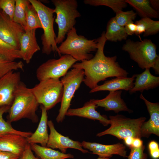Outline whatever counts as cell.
I'll use <instances>...</instances> for the list:
<instances>
[{
  "label": "cell",
  "mask_w": 159,
  "mask_h": 159,
  "mask_svg": "<svg viewBox=\"0 0 159 159\" xmlns=\"http://www.w3.org/2000/svg\"><path fill=\"white\" fill-rule=\"evenodd\" d=\"M19 72L11 71L0 78V107H10L21 81Z\"/></svg>",
  "instance_id": "7c38bea8"
},
{
  "label": "cell",
  "mask_w": 159,
  "mask_h": 159,
  "mask_svg": "<svg viewBox=\"0 0 159 159\" xmlns=\"http://www.w3.org/2000/svg\"><path fill=\"white\" fill-rule=\"evenodd\" d=\"M24 32L21 25L0 11V38L2 39L19 50L21 38Z\"/></svg>",
  "instance_id": "8fae6325"
},
{
  "label": "cell",
  "mask_w": 159,
  "mask_h": 159,
  "mask_svg": "<svg viewBox=\"0 0 159 159\" xmlns=\"http://www.w3.org/2000/svg\"><path fill=\"white\" fill-rule=\"evenodd\" d=\"M136 74L131 77H117L105 81L102 85H98L91 89L90 93L99 91H108L109 92L124 90L129 91L133 87Z\"/></svg>",
  "instance_id": "ffe728a7"
},
{
  "label": "cell",
  "mask_w": 159,
  "mask_h": 159,
  "mask_svg": "<svg viewBox=\"0 0 159 159\" xmlns=\"http://www.w3.org/2000/svg\"><path fill=\"white\" fill-rule=\"evenodd\" d=\"M84 76L83 70L73 68L60 80L63 86V93L59 113L56 118L57 122L63 120L75 92L83 82Z\"/></svg>",
  "instance_id": "9c48e42d"
},
{
  "label": "cell",
  "mask_w": 159,
  "mask_h": 159,
  "mask_svg": "<svg viewBox=\"0 0 159 159\" xmlns=\"http://www.w3.org/2000/svg\"><path fill=\"white\" fill-rule=\"evenodd\" d=\"M47 125L50 133L46 147L52 149H58L62 152L65 153L69 148L78 150L84 153H88L87 150L83 148L80 142L73 140L68 137L64 136L58 132L51 120L48 121Z\"/></svg>",
  "instance_id": "4fadbf2b"
},
{
  "label": "cell",
  "mask_w": 159,
  "mask_h": 159,
  "mask_svg": "<svg viewBox=\"0 0 159 159\" xmlns=\"http://www.w3.org/2000/svg\"><path fill=\"white\" fill-rule=\"evenodd\" d=\"M159 31V21L153 20L146 31L143 33V36L147 37L148 36L155 34Z\"/></svg>",
  "instance_id": "8d00e7d4"
},
{
  "label": "cell",
  "mask_w": 159,
  "mask_h": 159,
  "mask_svg": "<svg viewBox=\"0 0 159 159\" xmlns=\"http://www.w3.org/2000/svg\"><path fill=\"white\" fill-rule=\"evenodd\" d=\"M24 64L21 61L10 62L0 57V78L11 71L21 69L23 70Z\"/></svg>",
  "instance_id": "4dcf8cb0"
},
{
  "label": "cell",
  "mask_w": 159,
  "mask_h": 159,
  "mask_svg": "<svg viewBox=\"0 0 159 159\" xmlns=\"http://www.w3.org/2000/svg\"><path fill=\"white\" fill-rule=\"evenodd\" d=\"M110 127L96 136L101 137L109 134L116 137L118 139L124 140L131 137L141 138V126L146 118L141 117L137 119H131L120 115L110 116Z\"/></svg>",
  "instance_id": "52a82bcc"
},
{
  "label": "cell",
  "mask_w": 159,
  "mask_h": 159,
  "mask_svg": "<svg viewBox=\"0 0 159 159\" xmlns=\"http://www.w3.org/2000/svg\"><path fill=\"white\" fill-rule=\"evenodd\" d=\"M140 98L144 102L150 118L145 122L141 128L142 137H148L150 135L154 134L159 136V104L153 103L147 100L141 93Z\"/></svg>",
  "instance_id": "5bb4252c"
},
{
  "label": "cell",
  "mask_w": 159,
  "mask_h": 159,
  "mask_svg": "<svg viewBox=\"0 0 159 159\" xmlns=\"http://www.w3.org/2000/svg\"><path fill=\"white\" fill-rule=\"evenodd\" d=\"M33 29L25 32L20 41V55L26 63H30L34 54L40 50L36 37V31Z\"/></svg>",
  "instance_id": "ac0fdd59"
},
{
  "label": "cell",
  "mask_w": 159,
  "mask_h": 159,
  "mask_svg": "<svg viewBox=\"0 0 159 159\" xmlns=\"http://www.w3.org/2000/svg\"><path fill=\"white\" fill-rule=\"evenodd\" d=\"M77 61L68 55H63L57 59H49L37 68L36 77L39 81L51 78L59 79Z\"/></svg>",
  "instance_id": "30bf717a"
},
{
  "label": "cell",
  "mask_w": 159,
  "mask_h": 159,
  "mask_svg": "<svg viewBox=\"0 0 159 159\" xmlns=\"http://www.w3.org/2000/svg\"><path fill=\"white\" fill-rule=\"evenodd\" d=\"M130 152L127 158V159H148L147 154L144 152L145 146L143 145L138 148L132 146L129 147Z\"/></svg>",
  "instance_id": "836d02e7"
},
{
  "label": "cell",
  "mask_w": 159,
  "mask_h": 159,
  "mask_svg": "<svg viewBox=\"0 0 159 159\" xmlns=\"http://www.w3.org/2000/svg\"><path fill=\"white\" fill-rule=\"evenodd\" d=\"M19 157L10 153L0 151V159H18Z\"/></svg>",
  "instance_id": "ab89813d"
},
{
  "label": "cell",
  "mask_w": 159,
  "mask_h": 159,
  "mask_svg": "<svg viewBox=\"0 0 159 159\" xmlns=\"http://www.w3.org/2000/svg\"><path fill=\"white\" fill-rule=\"evenodd\" d=\"M82 147L92 152L91 153L97 155L100 157L111 158L116 154L124 158H127L126 147L123 144L118 143L112 145H105L96 143L83 141Z\"/></svg>",
  "instance_id": "9a60e30c"
},
{
  "label": "cell",
  "mask_w": 159,
  "mask_h": 159,
  "mask_svg": "<svg viewBox=\"0 0 159 159\" xmlns=\"http://www.w3.org/2000/svg\"><path fill=\"white\" fill-rule=\"evenodd\" d=\"M56 14L55 21L57 24L58 32L55 39L56 44L61 43L67 33L74 27L76 19L81 16L77 10L76 0H52Z\"/></svg>",
  "instance_id": "5b68a950"
},
{
  "label": "cell",
  "mask_w": 159,
  "mask_h": 159,
  "mask_svg": "<svg viewBox=\"0 0 159 159\" xmlns=\"http://www.w3.org/2000/svg\"><path fill=\"white\" fill-rule=\"evenodd\" d=\"M110 158L109 157H98V158L97 159H109Z\"/></svg>",
  "instance_id": "ee69618b"
},
{
  "label": "cell",
  "mask_w": 159,
  "mask_h": 159,
  "mask_svg": "<svg viewBox=\"0 0 159 159\" xmlns=\"http://www.w3.org/2000/svg\"><path fill=\"white\" fill-rule=\"evenodd\" d=\"M105 32L97 39V48L93 57L89 60L76 62L73 68L82 69L84 71L83 82L91 89L96 87L100 82L112 77H127L128 73L121 67L116 61L117 56L107 57L104 53V48L107 41Z\"/></svg>",
  "instance_id": "6da1fadb"
},
{
  "label": "cell",
  "mask_w": 159,
  "mask_h": 159,
  "mask_svg": "<svg viewBox=\"0 0 159 159\" xmlns=\"http://www.w3.org/2000/svg\"><path fill=\"white\" fill-rule=\"evenodd\" d=\"M10 107L4 106L0 107V136L8 133H13L21 135L26 138L30 136L33 133L18 130L13 128L11 123L6 121L3 118L4 114L8 112Z\"/></svg>",
  "instance_id": "484cf974"
},
{
  "label": "cell",
  "mask_w": 159,
  "mask_h": 159,
  "mask_svg": "<svg viewBox=\"0 0 159 159\" xmlns=\"http://www.w3.org/2000/svg\"><path fill=\"white\" fill-rule=\"evenodd\" d=\"M15 4V0H0V9L12 20Z\"/></svg>",
  "instance_id": "d6a6232c"
},
{
  "label": "cell",
  "mask_w": 159,
  "mask_h": 159,
  "mask_svg": "<svg viewBox=\"0 0 159 159\" xmlns=\"http://www.w3.org/2000/svg\"><path fill=\"white\" fill-rule=\"evenodd\" d=\"M15 10L13 20L24 29L26 25V9L30 3L29 0H15Z\"/></svg>",
  "instance_id": "f546056e"
},
{
  "label": "cell",
  "mask_w": 159,
  "mask_h": 159,
  "mask_svg": "<svg viewBox=\"0 0 159 159\" xmlns=\"http://www.w3.org/2000/svg\"><path fill=\"white\" fill-rule=\"evenodd\" d=\"M134 138L132 137H128L125 138L123 140L126 145L130 147L132 146Z\"/></svg>",
  "instance_id": "7bdbcfd3"
},
{
  "label": "cell",
  "mask_w": 159,
  "mask_h": 159,
  "mask_svg": "<svg viewBox=\"0 0 159 159\" xmlns=\"http://www.w3.org/2000/svg\"><path fill=\"white\" fill-rule=\"evenodd\" d=\"M26 25L25 32L42 28L41 22L37 13L33 6L30 3L26 9Z\"/></svg>",
  "instance_id": "4316f807"
},
{
  "label": "cell",
  "mask_w": 159,
  "mask_h": 159,
  "mask_svg": "<svg viewBox=\"0 0 159 159\" xmlns=\"http://www.w3.org/2000/svg\"><path fill=\"white\" fill-rule=\"evenodd\" d=\"M143 145V141L141 138H134L132 146L135 148H138Z\"/></svg>",
  "instance_id": "60d3db41"
},
{
  "label": "cell",
  "mask_w": 159,
  "mask_h": 159,
  "mask_svg": "<svg viewBox=\"0 0 159 159\" xmlns=\"http://www.w3.org/2000/svg\"><path fill=\"white\" fill-rule=\"evenodd\" d=\"M122 49L128 52L130 58L142 69L152 68L156 74H159V56L157 54L156 46L151 40L145 39L134 42L127 39Z\"/></svg>",
  "instance_id": "3957f363"
},
{
  "label": "cell",
  "mask_w": 159,
  "mask_h": 159,
  "mask_svg": "<svg viewBox=\"0 0 159 159\" xmlns=\"http://www.w3.org/2000/svg\"><path fill=\"white\" fill-rule=\"evenodd\" d=\"M31 149L40 159H66L73 158L70 153H63L50 148L39 145L37 144H30Z\"/></svg>",
  "instance_id": "603a6c76"
},
{
  "label": "cell",
  "mask_w": 159,
  "mask_h": 159,
  "mask_svg": "<svg viewBox=\"0 0 159 159\" xmlns=\"http://www.w3.org/2000/svg\"><path fill=\"white\" fill-rule=\"evenodd\" d=\"M18 159H40L34 155L30 145L28 143L22 154Z\"/></svg>",
  "instance_id": "74e56055"
},
{
  "label": "cell",
  "mask_w": 159,
  "mask_h": 159,
  "mask_svg": "<svg viewBox=\"0 0 159 159\" xmlns=\"http://www.w3.org/2000/svg\"><path fill=\"white\" fill-rule=\"evenodd\" d=\"M150 69L146 68L141 74H136L133 87L129 91L130 94L138 91L143 92L144 90L153 89L159 85V77L152 75Z\"/></svg>",
  "instance_id": "44dd1931"
},
{
  "label": "cell",
  "mask_w": 159,
  "mask_h": 159,
  "mask_svg": "<svg viewBox=\"0 0 159 159\" xmlns=\"http://www.w3.org/2000/svg\"><path fill=\"white\" fill-rule=\"evenodd\" d=\"M136 11L138 14L142 18H158V11L151 6L148 0H125Z\"/></svg>",
  "instance_id": "d4e9b609"
},
{
  "label": "cell",
  "mask_w": 159,
  "mask_h": 159,
  "mask_svg": "<svg viewBox=\"0 0 159 159\" xmlns=\"http://www.w3.org/2000/svg\"><path fill=\"white\" fill-rule=\"evenodd\" d=\"M30 89L38 103L47 111L61 101L63 86L59 79L51 78L39 81Z\"/></svg>",
  "instance_id": "ba28073f"
},
{
  "label": "cell",
  "mask_w": 159,
  "mask_h": 159,
  "mask_svg": "<svg viewBox=\"0 0 159 159\" xmlns=\"http://www.w3.org/2000/svg\"><path fill=\"white\" fill-rule=\"evenodd\" d=\"M27 144L26 138L20 135L8 133L0 136V151L10 153L19 157Z\"/></svg>",
  "instance_id": "2e32d148"
},
{
  "label": "cell",
  "mask_w": 159,
  "mask_h": 159,
  "mask_svg": "<svg viewBox=\"0 0 159 159\" xmlns=\"http://www.w3.org/2000/svg\"><path fill=\"white\" fill-rule=\"evenodd\" d=\"M153 21V20L148 18H142L136 21L135 24L136 25L137 30L135 34L136 35H139L144 33Z\"/></svg>",
  "instance_id": "e575fe53"
},
{
  "label": "cell",
  "mask_w": 159,
  "mask_h": 159,
  "mask_svg": "<svg viewBox=\"0 0 159 159\" xmlns=\"http://www.w3.org/2000/svg\"><path fill=\"white\" fill-rule=\"evenodd\" d=\"M37 11L43 30L41 39L43 53L50 54L52 52H57L61 56L56 42V36L54 28V9L37 0H29Z\"/></svg>",
  "instance_id": "8992f818"
},
{
  "label": "cell",
  "mask_w": 159,
  "mask_h": 159,
  "mask_svg": "<svg viewBox=\"0 0 159 159\" xmlns=\"http://www.w3.org/2000/svg\"><path fill=\"white\" fill-rule=\"evenodd\" d=\"M136 14L132 10L126 11H121L116 13L114 17L118 24L124 27L128 23L133 21L136 17Z\"/></svg>",
  "instance_id": "1f68e13d"
},
{
  "label": "cell",
  "mask_w": 159,
  "mask_h": 159,
  "mask_svg": "<svg viewBox=\"0 0 159 159\" xmlns=\"http://www.w3.org/2000/svg\"><path fill=\"white\" fill-rule=\"evenodd\" d=\"M126 34L128 35H132L135 34L137 30V26L133 21L130 22L124 26Z\"/></svg>",
  "instance_id": "f35d334b"
},
{
  "label": "cell",
  "mask_w": 159,
  "mask_h": 159,
  "mask_svg": "<svg viewBox=\"0 0 159 159\" xmlns=\"http://www.w3.org/2000/svg\"><path fill=\"white\" fill-rule=\"evenodd\" d=\"M67 35L65 40L58 47L61 54L70 55L81 62L90 60L93 57L91 53L97 49V39L88 40L83 36L78 35L74 27Z\"/></svg>",
  "instance_id": "277c9868"
},
{
  "label": "cell",
  "mask_w": 159,
  "mask_h": 159,
  "mask_svg": "<svg viewBox=\"0 0 159 159\" xmlns=\"http://www.w3.org/2000/svg\"><path fill=\"white\" fill-rule=\"evenodd\" d=\"M127 36L124 27L118 24L114 17L109 20L105 32V37L107 40L113 42L121 41L126 39Z\"/></svg>",
  "instance_id": "cb8c5ba5"
},
{
  "label": "cell",
  "mask_w": 159,
  "mask_h": 159,
  "mask_svg": "<svg viewBox=\"0 0 159 159\" xmlns=\"http://www.w3.org/2000/svg\"><path fill=\"white\" fill-rule=\"evenodd\" d=\"M148 147L151 157L153 159L158 158L159 148L158 143L154 140L151 141L149 143Z\"/></svg>",
  "instance_id": "d590c367"
},
{
  "label": "cell",
  "mask_w": 159,
  "mask_h": 159,
  "mask_svg": "<svg viewBox=\"0 0 159 159\" xmlns=\"http://www.w3.org/2000/svg\"><path fill=\"white\" fill-rule=\"evenodd\" d=\"M0 57L4 60L10 62L21 59L19 50L4 42L0 38Z\"/></svg>",
  "instance_id": "f1b7e54d"
},
{
  "label": "cell",
  "mask_w": 159,
  "mask_h": 159,
  "mask_svg": "<svg viewBox=\"0 0 159 159\" xmlns=\"http://www.w3.org/2000/svg\"><path fill=\"white\" fill-rule=\"evenodd\" d=\"M83 2L85 4L92 6L109 7L116 13L122 11L127 6V3L123 0H85Z\"/></svg>",
  "instance_id": "83f0119b"
},
{
  "label": "cell",
  "mask_w": 159,
  "mask_h": 159,
  "mask_svg": "<svg viewBox=\"0 0 159 159\" xmlns=\"http://www.w3.org/2000/svg\"><path fill=\"white\" fill-rule=\"evenodd\" d=\"M30 88L21 82L18 86L13 102L8 112L7 121L11 123L23 119L37 123L39 118L36 114L39 105Z\"/></svg>",
  "instance_id": "7a4b0ae2"
},
{
  "label": "cell",
  "mask_w": 159,
  "mask_h": 159,
  "mask_svg": "<svg viewBox=\"0 0 159 159\" xmlns=\"http://www.w3.org/2000/svg\"><path fill=\"white\" fill-rule=\"evenodd\" d=\"M150 1L151 7L155 10L158 11L159 8V1L158 0H151Z\"/></svg>",
  "instance_id": "b9f144b4"
},
{
  "label": "cell",
  "mask_w": 159,
  "mask_h": 159,
  "mask_svg": "<svg viewBox=\"0 0 159 159\" xmlns=\"http://www.w3.org/2000/svg\"><path fill=\"white\" fill-rule=\"evenodd\" d=\"M121 90L110 92L105 98L100 100L91 99L97 107H104L106 111H113L118 113L122 111L132 112V110L127 107L123 100L121 98Z\"/></svg>",
  "instance_id": "e0dca14e"
},
{
  "label": "cell",
  "mask_w": 159,
  "mask_h": 159,
  "mask_svg": "<svg viewBox=\"0 0 159 159\" xmlns=\"http://www.w3.org/2000/svg\"><path fill=\"white\" fill-rule=\"evenodd\" d=\"M41 116L36 131L29 137L26 138L30 144L40 143L42 146L46 147L49 138L48 132L47 110L42 105L41 106Z\"/></svg>",
  "instance_id": "7402d4cb"
},
{
  "label": "cell",
  "mask_w": 159,
  "mask_h": 159,
  "mask_svg": "<svg viewBox=\"0 0 159 159\" xmlns=\"http://www.w3.org/2000/svg\"><path fill=\"white\" fill-rule=\"evenodd\" d=\"M97 107L91 100L85 102L81 108H70L68 110L66 115L77 116L93 120H99L105 126L110 124V121L105 115H102L95 110Z\"/></svg>",
  "instance_id": "d6986e66"
}]
</instances>
